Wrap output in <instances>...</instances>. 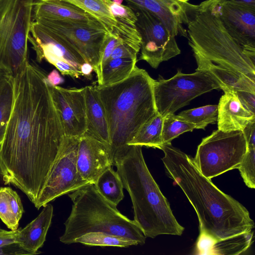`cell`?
I'll list each match as a JSON object with an SVG mask.
<instances>
[{
	"instance_id": "1",
	"label": "cell",
	"mask_w": 255,
	"mask_h": 255,
	"mask_svg": "<svg viewBox=\"0 0 255 255\" xmlns=\"http://www.w3.org/2000/svg\"><path fill=\"white\" fill-rule=\"evenodd\" d=\"M13 78L12 109L0 145V177L34 205L66 136L45 72L28 61Z\"/></svg>"
},
{
	"instance_id": "2",
	"label": "cell",
	"mask_w": 255,
	"mask_h": 255,
	"mask_svg": "<svg viewBox=\"0 0 255 255\" xmlns=\"http://www.w3.org/2000/svg\"><path fill=\"white\" fill-rule=\"evenodd\" d=\"M160 149L167 176L182 189L196 212L200 233L217 241L252 231L255 224L248 210L205 177L193 157L171 143H163Z\"/></svg>"
},
{
	"instance_id": "3",
	"label": "cell",
	"mask_w": 255,
	"mask_h": 255,
	"mask_svg": "<svg viewBox=\"0 0 255 255\" xmlns=\"http://www.w3.org/2000/svg\"><path fill=\"white\" fill-rule=\"evenodd\" d=\"M114 165L130 197L133 220L144 236L181 235L184 228L148 170L142 146L128 145L114 157Z\"/></svg>"
},
{
	"instance_id": "4",
	"label": "cell",
	"mask_w": 255,
	"mask_h": 255,
	"mask_svg": "<svg viewBox=\"0 0 255 255\" xmlns=\"http://www.w3.org/2000/svg\"><path fill=\"white\" fill-rule=\"evenodd\" d=\"M154 80L145 70L136 66L122 81L95 86L106 113L113 159L140 128L158 113L153 95Z\"/></svg>"
},
{
	"instance_id": "5",
	"label": "cell",
	"mask_w": 255,
	"mask_h": 255,
	"mask_svg": "<svg viewBox=\"0 0 255 255\" xmlns=\"http://www.w3.org/2000/svg\"><path fill=\"white\" fill-rule=\"evenodd\" d=\"M73 204L64 223L60 241L75 243L79 237L90 232H104L122 236L144 244L146 237L138 225L122 214L117 206L106 200L94 184H89L68 194Z\"/></svg>"
},
{
	"instance_id": "6",
	"label": "cell",
	"mask_w": 255,
	"mask_h": 255,
	"mask_svg": "<svg viewBox=\"0 0 255 255\" xmlns=\"http://www.w3.org/2000/svg\"><path fill=\"white\" fill-rule=\"evenodd\" d=\"M217 3V0H206L198 5L187 25L189 44L205 58L255 82V53L243 49L228 34Z\"/></svg>"
},
{
	"instance_id": "7",
	"label": "cell",
	"mask_w": 255,
	"mask_h": 255,
	"mask_svg": "<svg viewBox=\"0 0 255 255\" xmlns=\"http://www.w3.org/2000/svg\"><path fill=\"white\" fill-rule=\"evenodd\" d=\"M35 0H0V71L14 77L28 61Z\"/></svg>"
},
{
	"instance_id": "8",
	"label": "cell",
	"mask_w": 255,
	"mask_h": 255,
	"mask_svg": "<svg viewBox=\"0 0 255 255\" xmlns=\"http://www.w3.org/2000/svg\"><path fill=\"white\" fill-rule=\"evenodd\" d=\"M247 150L243 130L224 132L218 129L202 139L193 161L200 172L211 179L238 169Z\"/></svg>"
},
{
	"instance_id": "9",
	"label": "cell",
	"mask_w": 255,
	"mask_h": 255,
	"mask_svg": "<svg viewBox=\"0 0 255 255\" xmlns=\"http://www.w3.org/2000/svg\"><path fill=\"white\" fill-rule=\"evenodd\" d=\"M221 89L217 80L208 71L196 69L191 74L177 73L169 79L161 76L154 80L153 95L157 112L164 117L174 114L199 96Z\"/></svg>"
},
{
	"instance_id": "10",
	"label": "cell",
	"mask_w": 255,
	"mask_h": 255,
	"mask_svg": "<svg viewBox=\"0 0 255 255\" xmlns=\"http://www.w3.org/2000/svg\"><path fill=\"white\" fill-rule=\"evenodd\" d=\"M28 40L32 45L37 62L45 59L63 75L73 78L82 76L80 68L86 60L78 50L52 30L33 21Z\"/></svg>"
},
{
	"instance_id": "11",
	"label": "cell",
	"mask_w": 255,
	"mask_h": 255,
	"mask_svg": "<svg viewBox=\"0 0 255 255\" xmlns=\"http://www.w3.org/2000/svg\"><path fill=\"white\" fill-rule=\"evenodd\" d=\"M128 5L137 17L135 24L141 37L139 60L145 61L156 69L162 62L180 54L175 36L157 16L146 10Z\"/></svg>"
},
{
	"instance_id": "12",
	"label": "cell",
	"mask_w": 255,
	"mask_h": 255,
	"mask_svg": "<svg viewBox=\"0 0 255 255\" xmlns=\"http://www.w3.org/2000/svg\"><path fill=\"white\" fill-rule=\"evenodd\" d=\"M79 137L65 136L60 155L34 204L37 209L90 183L79 174L77 155Z\"/></svg>"
},
{
	"instance_id": "13",
	"label": "cell",
	"mask_w": 255,
	"mask_h": 255,
	"mask_svg": "<svg viewBox=\"0 0 255 255\" xmlns=\"http://www.w3.org/2000/svg\"><path fill=\"white\" fill-rule=\"evenodd\" d=\"M52 30L73 46L99 75L100 55L110 35L106 30L72 21L48 19L34 20Z\"/></svg>"
},
{
	"instance_id": "14",
	"label": "cell",
	"mask_w": 255,
	"mask_h": 255,
	"mask_svg": "<svg viewBox=\"0 0 255 255\" xmlns=\"http://www.w3.org/2000/svg\"><path fill=\"white\" fill-rule=\"evenodd\" d=\"M51 92L65 136H82L87 129L85 87L66 89L51 86Z\"/></svg>"
},
{
	"instance_id": "15",
	"label": "cell",
	"mask_w": 255,
	"mask_h": 255,
	"mask_svg": "<svg viewBox=\"0 0 255 255\" xmlns=\"http://www.w3.org/2000/svg\"><path fill=\"white\" fill-rule=\"evenodd\" d=\"M217 7L230 36L245 50L255 53V7L217 0Z\"/></svg>"
},
{
	"instance_id": "16",
	"label": "cell",
	"mask_w": 255,
	"mask_h": 255,
	"mask_svg": "<svg viewBox=\"0 0 255 255\" xmlns=\"http://www.w3.org/2000/svg\"><path fill=\"white\" fill-rule=\"evenodd\" d=\"M128 5L146 10L157 16L174 36L188 38L184 25H188L198 10V5L189 0H125Z\"/></svg>"
},
{
	"instance_id": "17",
	"label": "cell",
	"mask_w": 255,
	"mask_h": 255,
	"mask_svg": "<svg viewBox=\"0 0 255 255\" xmlns=\"http://www.w3.org/2000/svg\"><path fill=\"white\" fill-rule=\"evenodd\" d=\"M114 165L109 146L98 139L86 135L79 137L77 155V167L82 177L95 184L99 176Z\"/></svg>"
},
{
	"instance_id": "18",
	"label": "cell",
	"mask_w": 255,
	"mask_h": 255,
	"mask_svg": "<svg viewBox=\"0 0 255 255\" xmlns=\"http://www.w3.org/2000/svg\"><path fill=\"white\" fill-rule=\"evenodd\" d=\"M41 18L75 22L106 30L95 18L64 0H35L33 20Z\"/></svg>"
},
{
	"instance_id": "19",
	"label": "cell",
	"mask_w": 255,
	"mask_h": 255,
	"mask_svg": "<svg viewBox=\"0 0 255 255\" xmlns=\"http://www.w3.org/2000/svg\"><path fill=\"white\" fill-rule=\"evenodd\" d=\"M254 121L255 114L243 105L236 92H225L218 105V129L224 132L243 130Z\"/></svg>"
},
{
	"instance_id": "20",
	"label": "cell",
	"mask_w": 255,
	"mask_h": 255,
	"mask_svg": "<svg viewBox=\"0 0 255 255\" xmlns=\"http://www.w3.org/2000/svg\"><path fill=\"white\" fill-rule=\"evenodd\" d=\"M40 214L23 228H18L16 243L29 255L37 252L46 240L51 225L53 207L49 203L43 206Z\"/></svg>"
},
{
	"instance_id": "21",
	"label": "cell",
	"mask_w": 255,
	"mask_h": 255,
	"mask_svg": "<svg viewBox=\"0 0 255 255\" xmlns=\"http://www.w3.org/2000/svg\"><path fill=\"white\" fill-rule=\"evenodd\" d=\"M85 98L87 129L84 134L94 137L110 147L106 113L95 86L85 87Z\"/></svg>"
},
{
	"instance_id": "22",
	"label": "cell",
	"mask_w": 255,
	"mask_h": 255,
	"mask_svg": "<svg viewBox=\"0 0 255 255\" xmlns=\"http://www.w3.org/2000/svg\"><path fill=\"white\" fill-rule=\"evenodd\" d=\"M193 52L198 66L197 69L209 72L224 92L245 91L255 93V82L241 74L213 63L198 52Z\"/></svg>"
},
{
	"instance_id": "23",
	"label": "cell",
	"mask_w": 255,
	"mask_h": 255,
	"mask_svg": "<svg viewBox=\"0 0 255 255\" xmlns=\"http://www.w3.org/2000/svg\"><path fill=\"white\" fill-rule=\"evenodd\" d=\"M83 10L98 20L108 33L120 37L123 41L125 36L118 21L112 13L107 0H64Z\"/></svg>"
},
{
	"instance_id": "24",
	"label": "cell",
	"mask_w": 255,
	"mask_h": 255,
	"mask_svg": "<svg viewBox=\"0 0 255 255\" xmlns=\"http://www.w3.org/2000/svg\"><path fill=\"white\" fill-rule=\"evenodd\" d=\"M23 211L17 192L9 187H0V219L8 229H18Z\"/></svg>"
},
{
	"instance_id": "25",
	"label": "cell",
	"mask_w": 255,
	"mask_h": 255,
	"mask_svg": "<svg viewBox=\"0 0 255 255\" xmlns=\"http://www.w3.org/2000/svg\"><path fill=\"white\" fill-rule=\"evenodd\" d=\"M137 59H110L102 67L98 79V86L117 83L128 78L136 66Z\"/></svg>"
},
{
	"instance_id": "26",
	"label": "cell",
	"mask_w": 255,
	"mask_h": 255,
	"mask_svg": "<svg viewBox=\"0 0 255 255\" xmlns=\"http://www.w3.org/2000/svg\"><path fill=\"white\" fill-rule=\"evenodd\" d=\"M163 117L158 113L144 124L128 145L160 149L163 144L162 129Z\"/></svg>"
},
{
	"instance_id": "27",
	"label": "cell",
	"mask_w": 255,
	"mask_h": 255,
	"mask_svg": "<svg viewBox=\"0 0 255 255\" xmlns=\"http://www.w3.org/2000/svg\"><path fill=\"white\" fill-rule=\"evenodd\" d=\"M94 184L103 197L116 206L124 198L121 179L112 167L103 172Z\"/></svg>"
},
{
	"instance_id": "28",
	"label": "cell",
	"mask_w": 255,
	"mask_h": 255,
	"mask_svg": "<svg viewBox=\"0 0 255 255\" xmlns=\"http://www.w3.org/2000/svg\"><path fill=\"white\" fill-rule=\"evenodd\" d=\"M13 103V78L0 71V145L2 142Z\"/></svg>"
},
{
	"instance_id": "29",
	"label": "cell",
	"mask_w": 255,
	"mask_h": 255,
	"mask_svg": "<svg viewBox=\"0 0 255 255\" xmlns=\"http://www.w3.org/2000/svg\"><path fill=\"white\" fill-rule=\"evenodd\" d=\"M253 237V232L251 231L215 241L209 254H241L250 248L252 243Z\"/></svg>"
},
{
	"instance_id": "30",
	"label": "cell",
	"mask_w": 255,
	"mask_h": 255,
	"mask_svg": "<svg viewBox=\"0 0 255 255\" xmlns=\"http://www.w3.org/2000/svg\"><path fill=\"white\" fill-rule=\"evenodd\" d=\"M90 246L128 247L138 245L134 240L122 236L104 232H90L85 234L75 241Z\"/></svg>"
},
{
	"instance_id": "31",
	"label": "cell",
	"mask_w": 255,
	"mask_h": 255,
	"mask_svg": "<svg viewBox=\"0 0 255 255\" xmlns=\"http://www.w3.org/2000/svg\"><path fill=\"white\" fill-rule=\"evenodd\" d=\"M184 120L192 124L196 129H205L218 120V105H209L182 111L178 115Z\"/></svg>"
},
{
	"instance_id": "32",
	"label": "cell",
	"mask_w": 255,
	"mask_h": 255,
	"mask_svg": "<svg viewBox=\"0 0 255 255\" xmlns=\"http://www.w3.org/2000/svg\"><path fill=\"white\" fill-rule=\"evenodd\" d=\"M195 127L178 115L170 114L163 118L162 139L163 143H171V141L180 134L192 131Z\"/></svg>"
},
{
	"instance_id": "33",
	"label": "cell",
	"mask_w": 255,
	"mask_h": 255,
	"mask_svg": "<svg viewBox=\"0 0 255 255\" xmlns=\"http://www.w3.org/2000/svg\"><path fill=\"white\" fill-rule=\"evenodd\" d=\"M246 185L250 188H255V148L248 150L238 168Z\"/></svg>"
},
{
	"instance_id": "34",
	"label": "cell",
	"mask_w": 255,
	"mask_h": 255,
	"mask_svg": "<svg viewBox=\"0 0 255 255\" xmlns=\"http://www.w3.org/2000/svg\"><path fill=\"white\" fill-rule=\"evenodd\" d=\"M124 42L119 36L110 35L107 39L100 55L99 77L102 67L108 60L114 49L120 44Z\"/></svg>"
},
{
	"instance_id": "35",
	"label": "cell",
	"mask_w": 255,
	"mask_h": 255,
	"mask_svg": "<svg viewBox=\"0 0 255 255\" xmlns=\"http://www.w3.org/2000/svg\"><path fill=\"white\" fill-rule=\"evenodd\" d=\"M139 51V50L133 46L123 42L114 49L109 59L118 58L137 59Z\"/></svg>"
},
{
	"instance_id": "36",
	"label": "cell",
	"mask_w": 255,
	"mask_h": 255,
	"mask_svg": "<svg viewBox=\"0 0 255 255\" xmlns=\"http://www.w3.org/2000/svg\"><path fill=\"white\" fill-rule=\"evenodd\" d=\"M215 241L209 236L200 233L196 245V254H209Z\"/></svg>"
},
{
	"instance_id": "37",
	"label": "cell",
	"mask_w": 255,
	"mask_h": 255,
	"mask_svg": "<svg viewBox=\"0 0 255 255\" xmlns=\"http://www.w3.org/2000/svg\"><path fill=\"white\" fill-rule=\"evenodd\" d=\"M236 93L243 105L255 114V93L245 91H237Z\"/></svg>"
},
{
	"instance_id": "38",
	"label": "cell",
	"mask_w": 255,
	"mask_h": 255,
	"mask_svg": "<svg viewBox=\"0 0 255 255\" xmlns=\"http://www.w3.org/2000/svg\"><path fill=\"white\" fill-rule=\"evenodd\" d=\"M18 228L16 230L7 231L0 228V247L16 243Z\"/></svg>"
},
{
	"instance_id": "39",
	"label": "cell",
	"mask_w": 255,
	"mask_h": 255,
	"mask_svg": "<svg viewBox=\"0 0 255 255\" xmlns=\"http://www.w3.org/2000/svg\"><path fill=\"white\" fill-rule=\"evenodd\" d=\"M248 148H255V121L249 124L243 129Z\"/></svg>"
},
{
	"instance_id": "40",
	"label": "cell",
	"mask_w": 255,
	"mask_h": 255,
	"mask_svg": "<svg viewBox=\"0 0 255 255\" xmlns=\"http://www.w3.org/2000/svg\"><path fill=\"white\" fill-rule=\"evenodd\" d=\"M48 82L52 86H56L64 82V79L59 74L58 71L54 69L47 75Z\"/></svg>"
},
{
	"instance_id": "41",
	"label": "cell",
	"mask_w": 255,
	"mask_h": 255,
	"mask_svg": "<svg viewBox=\"0 0 255 255\" xmlns=\"http://www.w3.org/2000/svg\"><path fill=\"white\" fill-rule=\"evenodd\" d=\"M80 69L82 76L88 78H91L92 72L94 71L92 65L87 62L84 63L81 66Z\"/></svg>"
},
{
	"instance_id": "42",
	"label": "cell",
	"mask_w": 255,
	"mask_h": 255,
	"mask_svg": "<svg viewBox=\"0 0 255 255\" xmlns=\"http://www.w3.org/2000/svg\"><path fill=\"white\" fill-rule=\"evenodd\" d=\"M219 2H232L255 7V0H218Z\"/></svg>"
},
{
	"instance_id": "43",
	"label": "cell",
	"mask_w": 255,
	"mask_h": 255,
	"mask_svg": "<svg viewBox=\"0 0 255 255\" xmlns=\"http://www.w3.org/2000/svg\"><path fill=\"white\" fill-rule=\"evenodd\" d=\"M114 2L118 4H121L124 0H112Z\"/></svg>"
},
{
	"instance_id": "44",
	"label": "cell",
	"mask_w": 255,
	"mask_h": 255,
	"mask_svg": "<svg viewBox=\"0 0 255 255\" xmlns=\"http://www.w3.org/2000/svg\"></svg>"
},
{
	"instance_id": "45",
	"label": "cell",
	"mask_w": 255,
	"mask_h": 255,
	"mask_svg": "<svg viewBox=\"0 0 255 255\" xmlns=\"http://www.w3.org/2000/svg\"></svg>"
}]
</instances>
